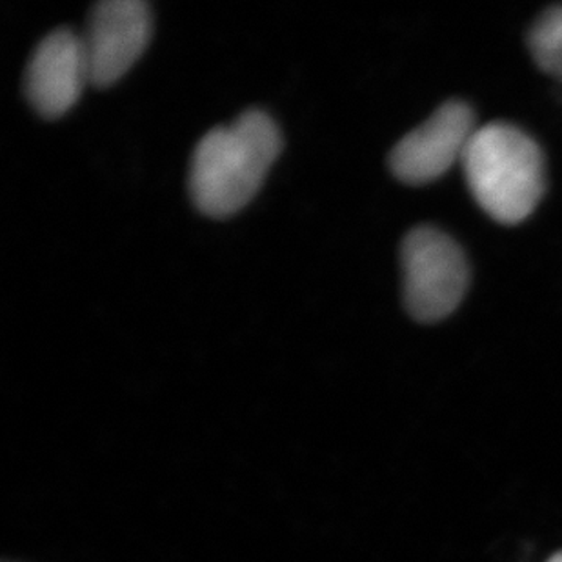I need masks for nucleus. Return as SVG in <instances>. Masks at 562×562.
Segmentation results:
<instances>
[{
  "mask_svg": "<svg viewBox=\"0 0 562 562\" xmlns=\"http://www.w3.org/2000/svg\"><path fill=\"white\" fill-rule=\"evenodd\" d=\"M151 11L143 0H102L82 33L91 86L115 85L140 59L151 37Z\"/></svg>",
  "mask_w": 562,
  "mask_h": 562,
  "instance_id": "nucleus-4",
  "label": "nucleus"
},
{
  "mask_svg": "<svg viewBox=\"0 0 562 562\" xmlns=\"http://www.w3.org/2000/svg\"><path fill=\"white\" fill-rule=\"evenodd\" d=\"M281 149L279 127L260 110L213 127L191 157L190 195L196 210L213 218L240 212L257 195Z\"/></svg>",
  "mask_w": 562,
  "mask_h": 562,
  "instance_id": "nucleus-1",
  "label": "nucleus"
},
{
  "mask_svg": "<svg viewBox=\"0 0 562 562\" xmlns=\"http://www.w3.org/2000/svg\"><path fill=\"white\" fill-rule=\"evenodd\" d=\"M531 57L544 74L562 79V5L544 11L528 35Z\"/></svg>",
  "mask_w": 562,
  "mask_h": 562,
  "instance_id": "nucleus-7",
  "label": "nucleus"
},
{
  "mask_svg": "<svg viewBox=\"0 0 562 562\" xmlns=\"http://www.w3.org/2000/svg\"><path fill=\"white\" fill-rule=\"evenodd\" d=\"M472 108L448 101L426 121L398 140L390 155V168L398 181L420 187L445 176L467 154L475 133Z\"/></svg>",
  "mask_w": 562,
  "mask_h": 562,
  "instance_id": "nucleus-5",
  "label": "nucleus"
},
{
  "mask_svg": "<svg viewBox=\"0 0 562 562\" xmlns=\"http://www.w3.org/2000/svg\"><path fill=\"white\" fill-rule=\"evenodd\" d=\"M91 85L82 35L60 27L44 37L33 52L24 91L33 110L44 119H59L77 104Z\"/></svg>",
  "mask_w": 562,
  "mask_h": 562,
  "instance_id": "nucleus-6",
  "label": "nucleus"
},
{
  "mask_svg": "<svg viewBox=\"0 0 562 562\" xmlns=\"http://www.w3.org/2000/svg\"><path fill=\"white\" fill-rule=\"evenodd\" d=\"M548 562H562V552L555 553L553 558L548 559Z\"/></svg>",
  "mask_w": 562,
  "mask_h": 562,
  "instance_id": "nucleus-8",
  "label": "nucleus"
},
{
  "mask_svg": "<svg viewBox=\"0 0 562 562\" xmlns=\"http://www.w3.org/2000/svg\"><path fill=\"white\" fill-rule=\"evenodd\" d=\"M404 304L419 323H437L467 295L470 270L461 246L445 232L419 226L401 246Z\"/></svg>",
  "mask_w": 562,
  "mask_h": 562,
  "instance_id": "nucleus-3",
  "label": "nucleus"
},
{
  "mask_svg": "<svg viewBox=\"0 0 562 562\" xmlns=\"http://www.w3.org/2000/svg\"><path fill=\"white\" fill-rule=\"evenodd\" d=\"M479 206L504 224L530 217L544 191V160L533 138L506 123L481 126L462 157Z\"/></svg>",
  "mask_w": 562,
  "mask_h": 562,
  "instance_id": "nucleus-2",
  "label": "nucleus"
}]
</instances>
